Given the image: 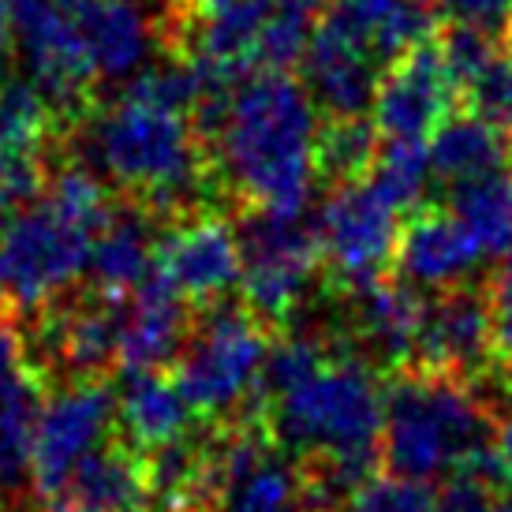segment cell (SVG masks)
Instances as JSON below:
<instances>
[{
    "label": "cell",
    "mask_w": 512,
    "mask_h": 512,
    "mask_svg": "<svg viewBox=\"0 0 512 512\" xmlns=\"http://www.w3.org/2000/svg\"><path fill=\"white\" fill-rule=\"evenodd\" d=\"M299 64L314 109H322L326 116H367L374 109L378 79L385 68L359 42L329 27L326 19L311 30V42Z\"/></svg>",
    "instance_id": "5bb4252c"
},
{
    "label": "cell",
    "mask_w": 512,
    "mask_h": 512,
    "mask_svg": "<svg viewBox=\"0 0 512 512\" xmlns=\"http://www.w3.org/2000/svg\"><path fill=\"white\" fill-rule=\"evenodd\" d=\"M378 157V128L367 116H329L326 128L314 139V165L318 176L329 180H356L367 176Z\"/></svg>",
    "instance_id": "484cf974"
},
{
    "label": "cell",
    "mask_w": 512,
    "mask_h": 512,
    "mask_svg": "<svg viewBox=\"0 0 512 512\" xmlns=\"http://www.w3.org/2000/svg\"><path fill=\"white\" fill-rule=\"evenodd\" d=\"M311 512H318V509H311Z\"/></svg>",
    "instance_id": "60d3db41"
},
{
    "label": "cell",
    "mask_w": 512,
    "mask_h": 512,
    "mask_svg": "<svg viewBox=\"0 0 512 512\" xmlns=\"http://www.w3.org/2000/svg\"><path fill=\"white\" fill-rule=\"evenodd\" d=\"M273 329L247 303H214L176 352V385L202 415H228L262 385Z\"/></svg>",
    "instance_id": "277c9868"
},
{
    "label": "cell",
    "mask_w": 512,
    "mask_h": 512,
    "mask_svg": "<svg viewBox=\"0 0 512 512\" xmlns=\"http://www.w3.org/2000/svg\"><path fill=\"white\" fill-rule=\"evenodd\" d=\"M191 299L161 277L150 273L143 285L131 292V307H124V333H120V367L154 370L165 367L184 348L191 333Z\"/></svg>",
    "instance_id": "2e32d148"
},
{
    "label": "cell",
    "mask_w": 512,
    "mask_h": 512,
    "mask_svg": "<svg viewBox=\"0 0 512 512\" xmlns=\"http://www.w3.org/2000/svg\"><path fill=\"white\" fill-rule=\"evenodd\" d=\"M512 139H505L494 124H486L483 116L464 113L449 116L430 143V169L434 176L460 184V180H475L483 172L509 169Z\"/></svg>",
    "instance_id": "7402d4cb"
},
{
    "label": "cell",
    "mask_w": 512,
    "mask_h": 512,
    "mask_svg": "<svg viewBox=\"0 0 512 512\" xmlns=\"http://www.w3.org/2000/svg\"><path fill=\"white\" fill-rule=\"evenodd\" d=\"M75 23L101 79H128L150 57L154 23L143 0H72Z\"/></svg>",
    "instance_id": "ac0fdd59"
},
{
    "label": "cell",
    "mask_w": 512,
    "mask_h": 512,
    "mask_svg": "<svg viewBox=\"0 0 512 512\" xmlns=\"http://www.w3.org/2000/svg\"><path fill=\"white\" fill-rule=\"evenodd\" d=\"M157 266L154 228L143 210H113L90 251V277L105 296L124 299L143 285Z\"/></svg>",
    "instance_id": "44dd1931"
},
{
    "label": "cell",
    "mask_w": 512,
    "mask_h": 512,
    "mask_svg": "<svg viewBox=\"0 0 512 512\" xmlns=\"http://www.w3.org/2000/svg\"><path fill=\"white\" fill-rule=\"evenodd\" d=\"M460 101L453 75L445 68L434 38L412 45L400 60H393L378 79L374 94V128L385 139H423L453 116Z\"/></svg>",
    "instance_id": "30bf717a"
},
{
    "label": "cell",
    "mask_w": 512,
    "mask_h": 512,
    "mask_svg": "<svg viewBox=\"0 0 512 512\" xmlns=\"http://www.w3.org/2000/svg\"><path fill=\"white\" fill-rule=\"evenodd\" d=\"M494 359V303L479 288H449L427 303L419 348L408 370L471 382Z\"/></svg>",
    "instance_id": "8fae6325"
},
{
    "label": "cell",
    "mask_w": 512,
    "mask_h": 512,
    "mask_svg": "<svg viewBox=\"0 0 512 512\" xmlns=\"http://www.w3.org/2000/svg\"><path fill=\"white\" fill-rule=\"evenodd\" d=\"M471 382L449 374L400 370L385 393L382 456L389 471L408 479H434L445 471H475L501 483L494 434Z\"/></svg>",
    "instance_id": "3957f363"
},
{
    "label": "cell",
    "mask_w": 512,
    "mask_h": 512,
    "mask_svg": "<svg viewBox=\"0 0 512 512\" xmlns=\"http://www.w3.org/2000/svg\"><path fill=\"white\" fill-rule=\"evenodd\" d=\"M57 128L60 116L38 83H0V150H45Z\"/></svg>",
    "instance_id": "d4e9b609"
},
{
    "label": "cell",
    "mask_w": 512,
    "mask_h": 512,
    "mask_svg": "<svg viewBox=\"0 0 512 512\" xmlns=\"http://www.w3.org/2000/svg\"><path fill=\"white\" fill-rule=\"evenodd\" d=\"M434 509V490L427 479H408V475H385L367 483L352 494V512H430Z\"/></svg>",
    "instance_id": "4dcf8cb0"
},
{
    "label": "cell",
    "mask_w": 512,
    "mask_h": 512,
    "mask_svg": "<svg viewBox=\"0 0 512 512\" xmlns=\"http://www.w3.org/2000/svg\"><path fill=\"white\" fill-rule=\"evenodd\" d=\"M45 150H0V210H27L45 195Z\"/></svg>",
    "instance_id": "f546056e"
},
{
    "label": "cell",
    "mask_w": 512,
    "mask_h": 512,
    "mask_svg": "<svg viewBox=\"0 0 512 512\" xmlns=\"http://www.w3.org/2000/svg\"><path fill=\"white\" fill-rule=\"evenodd\" d=\"M90 157L116 187L131 191L143 210L176 214L210 176L206 146L187 109L128 86L90 120Z\"/></svg>",
    "instance_id": "7a4b0ae2"
},
{
    "label": "cell",
    "mask_w": 512,
    "mask_h": 512,
    "mask_svg": "<svg viewBox=\"0 0 512 512\" xmlns=\"http://www.w3.org/2000/svg\"><path fill=\"white\" fill-rule=\"evenodd\" d=\"M494 453H498V471L505 483H512V419H505L494 434Z\"/></svg>",
    "instance_id": "e575fe53"
},
{
    "label": "cell",
    "mask_w": 512,
    "mask_h": 512,
    "mask_svg": "<svg viewBox=\"0 0 512 512\" xmlns=\"http://www.w3.org/2000/svg\"><path fill=\"white\" fill-rule=\"evenodd\" d=\"M303 471L270 453L258 423L228 430V479L210 512H303Z\"/></svg>",
    "instance_id": "4fadbf2b"
},
{
    "label": "cell",
    "mask_w": 512,
    "mask_h": 512,
    "mask_svg": "<svg viewBox=\"0 0 512 512\" xmlns=\"http://www.w3.org/2000/svg\"><path fill=\"white\" fill-rule=\"evenodd\" d=\"M314 139L318 109L307 86L285 68H258L232 90L206 150L214 146L210 169L247 210L303 217L318 176Z\"/></svg>",
    "instance_id": "6da1fadb"
},
{
    "label": "cell",
    "mask_w": 512,
    "mask_h": 512,
    "mask_svg": "<svg viewBox=\"0 0 512 512\" xmlns=\"http://www.w3.org/2000/svg\"><path fill=\"white\" fill-rule=\"evenodd\" d=\"M479 258H483L479 243L471 240L453 214L419 210L400 228L393 266L408 285L445 288L460 277H468L479 266Z\"/></svg>",
    "instance_id": "e0dca14e"
},
{
    "label": "cell",
    "mask_w": 512,
    "mask_h": 512,
    "mask_svg": "<svg viewBox=\"0 0 512 512\" xmlns=\"http://www.w3.org/2000/svg\"><path fill=\"white\" fill-rule=\"evenodd\" d=\"M277 4H285V8H296V12H307V15H314L326 0H277Z\"/></svg>",
    "instance_id": "74e56055"
},
{
    "label": "cell",
    "mask_w": 512,
    "mask_h": 512,
    "mask_svg": "<svg viewBox=\"0 0 512 512\" xmlns=\"http://www.w3.org/2000/svg\"><path fill=\"white\" fill-rule=\"evenodd\" d=\"M45 512H57V509H45Z\"/></svg>",
    "instance_id": "ab89813d"
},
{
    "label": "cell",
    "mask_w": 512,
    "mask_h": 512,
    "mask_svg": "<svg viewBox=\"0 0 512 512\" xmlns=\"http://www.w3.org/2000/svg\"><path fill=\"white\" fill-rule=\"evenodd\" d=\"M483 255H505L512 247V172L494 169L453 184V210Z\"/></svg>",
    "instance_id": "cb8c5ba5"
},
{
    "label": "cell",
    "mask_w": 512,
    "mask_h": 512,
    "mask_svg": "<svg viewBox=\"0 0 512 512\" xmlns=\"http://www.w3.org/2000/svg\"><path fill=\"white\" fill-rule=\"evenodd\" d=\"M494 512H512V494H505V498L494 501Z\"/></svg>",
    "instance_id": "f35d334b"
},
{
    "label": "cell",
    "mask_w": 512,
    "mask_h": 512,
    "mask_svg": "<svg viewBox=\"0 0 512 512\" xmlns=\"http://www.w3.org/2000/svg\"><path fill=\"white\" fill-rule=\"evenodd\" d=\"M397 214V206L363 176L333 187L318 217V240L322 262L337 285L359 292L393 266L400 240Z\"/></svg>",
    "instance_id": "52a82bcc"
},
{
    "label": "cell",
    "mask_w": 512,
    "mask_h": 512,
    "mask_svg": "<svg viewBox=\"0 0 512 512\" xmlns=\"http://www.w3.org/2000/svg\"><path fill=\"white\" fill-rule=\"evenodd\" d=\"M494 479L475 475V471H456L445 483L441 494H434V509L430 512H494Z\"/></svg>",
    "instance_id": "1f68e13d"
},
{
    "label": "cell",
    "mask_w": 512,
    "mask_h": 512,
    "mask_svg": "<svg viewBox=\"0 0 512 512\" xmlns=\"http://www.w3.org/2000/svg\"><path fill=\"white\" fill-rule=\"evenodd\" d=\"M42 370L34 367L0 400V498H19L30 483V460H34V434L42 415Z\"/></svg>",
    "instance_id": "603a6c76"
},
{
    "label": "cell",
    "mask_w": 512,
    "mask_h": 512,
    "mask_svg": "<svg viewBox=\"0 0 512 512\" xmlns=\"http://www.w3.org/2000/svg\"><path fill=\"white\" fill-rule=\"evenodd\" d=\"M307 42H311V15L273 0L270 15L258 30L255 64L258 68H288V64L303 60Z\"/></svg>",
    "instance_id": "f1b7e54d"
},
{
    "label": "cell",
    "mask_w": 512,
    "mask_h": 512,
    "mask_svg": "<svg viewBox=\"0 0 512 512\" xmlns=\"http://www.w3.org/2000/svg\"><path fill=\"white\" fill-rule=\"evenodd\" d=\"M154 270L191 303H214L228 296L243 277L240 232L221 217H187L184 225L165 232V240L157 243Z\"/></svg>",
    "instance_id": "7c38bea8"
},
{
    "label": "cell",
    "mask_w": 512,
    "mask_h": 512,
    "mask_svg": "<svg viewBox=\"0 0 512 512\" xmlns=\"http://www.w3.org/2000/svg\"><path fill=\"white\" fill-rule=\"evenodd\" d=\"M430 172V146L423 139H389L374 157L367 180L397 210H412L427 191Z\"/></svg>",
    "instance_id": "4316f807"
},
{
    "label": "cell",
    "mask_w": 512,
    "mask_h": 512,
    "mask_svg": "<svg viewBox=\"0 0 512 512\" xmlns=\"http://www.w3.org/2000/svg\"><path fill=\"white\" fill-rule=\"evenodd\" d=\"M423 318H427V299L419 296L404 277L400 281L378 277V281H370L356 292L359 341L397 374L412 367L419 333H423Z\"/></svg>",
    "instance_id": "d6986e66"
},
{
    "label": "cell",
    "mask_w": 512,
    "mask_h": 512,
    "mask_svg": "<svg viewBox=\"0 0 512 512\" xmlns=\"http://www.w3.org/2000/svg\"><path fill=\"white\" fill-rule=\"evenodd\" d=\"M460 98L468 101V113L483 116L486 124L512 139V42L501 45L494 60L464 86Z\"/></svg>",
    "instance_id": "83f0119b"
},
{
    "label": "cell",
    "mask_w": 512,
    "mask_h": 512,
    "mask_svg": "<svg viewBox=\"0 0 512 512\" xmlns=\"http://www.w3.org/2000/svg\"><path fill=\"white\" fill-rule=\"evenodd\" d=\"M116 393L101 378H75L53 400L42 404L38 434H34V460H30V483L42 501H57L68 486L75 468L113 438Z\"/></svg>",
    "instance_id": "9c48e42d"
},
{
    "label": "cell",
    "mask_w": 512,
    "mask_h": 512,
    "mask_svg": "<svg viewBox=\"0 0 512 512\" xmlns=\"http://www.w3.org/2000/svg\"><path fill=\"white\" fill-rule=\"evenodd\" d=\"M434 12H445L453 23H475L486 30L512 27V0H427Z\"/></svg>",
    "instance_id": "d6a6232c"
},
{
    "label": "cell",
    "mask_w": 512,
    "mask_h": 512,
    "mask_svg": "<svg viewBox=\"0 0 512 512\" xmlns=\"http://www.w3.org/2000/svg\"><path fill=\"white\" fill-rule=\"evenodd\" d=\"M49 505L57 512H150V456L131 441L105 438Z\"/></svg>",
    "instance_id": "9a60e30c"
},
{
    "label": "cell",
    "mask_w": 512,
    "mask_h": 512,
    "mask_svg": "<svg viewBox=\"0 0 512 512\" xmlns=\"http://www.w3.org/2000/svg\"><path fill=\"white\" fill-rule=\"evenodd\" d=\"M8 12L30 79L49 98L60 120L83 116L98 86V72L75 23L72 0H8Z\"/></svg>",
    "instance_id": "ba28073f"
},
{
    "label": "cell",
    "mask_w": 512,
    "mask_h": 512,
    "mask_svg": "<svg viewBox=\"0 0 512 512\" xmlns=\"http://www.w3.org/2000/svg\"><path fill=\"white\" fill-rule=\"evenodd\" d=\"M243 247V303L266 322L285 326L303 303L322 266V240L318 225L303 217H273L247 210L240 225Z\"/></svg>",
    "instance_id": "8992f818"
},
{
    "label": "cell",
    "mask_w": 512,
    "mask_h": 512,
    "mask_svg": "<svg viewBox=\"0 0 512 512\" xmlns=\"http://www.w3.org/2000/svg\"><path fill=\"white\" fill-rule=\"evenodd\" d=\"M94 232L57 214L45 199L0 228V303L12 311H38L57 303L64 288L90 266Z\"/></svg>",
    "instance_id": "5b68a950"
},
{
    "label": "cell",
    "mask_w": 512,
    "mask_h": 512,
    "mask_svg": "<svg viewBox=\"0 0 512 512\" xmlns=\"http://www.w3.org/2000/svg\"><path fill=\"white\" fill-rule=\"evenodd\" d=\"M187 4V12H195V15H214V12H225L228 4H236V0H184Z\"/></svg>",
    "instance_id": "8d00e7d4"
},
{
    "label": "cell",
    "mask_w": 512,
    "mask_h": 512,
    "mask_svg": "<svg viewBox=\"0 0 512 512\" xmlns=\"http://www.w3.org/2000/svg\"><path fill=\"white\" fill-rule=\"evenodd\" d=\"M191 400L176 378L154 370H124V389L116 397V415L128 430L131 445H139L143 453H154L169 441L184 438L191 423Z\"/></svg>",
    "instance_id": "ffe728a7"
},
{
    "label": "cell",
    "mask_w": 512,
    "mask_h": 512,
    "mask_svg": "<svg viewBox=\"0 0 512 512\" xmlns=\"http://www.w3.org/2000/svg\"><path fill=\"white\" fill-rule=\"evenodd\" d=\"M505 266H501L490 303H494V363L509 367L512 363V247L505 251Z\"/></svg>",
    "instance_id": "836d02e7"
},
{
    "label": "cell",
    "mask_w": 512,
    "mask_h": 512,
    "mask_svg": "<svg viewBox=\"0 0 512 512\" xmlns=\"http://www.w3.org/2000/svg\"><path fill=\"white\" fill-rule=\"evenodd\" d=\"M12 12H8V0H0V79L8 72V60H12Z\"/></svg>",
    "instance_id": "d590c367"
}]
</instances>
